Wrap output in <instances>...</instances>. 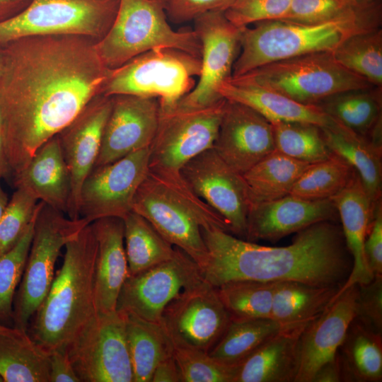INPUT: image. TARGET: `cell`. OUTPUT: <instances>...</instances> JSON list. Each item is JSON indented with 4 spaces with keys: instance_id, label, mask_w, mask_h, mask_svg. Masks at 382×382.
<instances>
[{
    "instance_id": "1",
    "label": "cell",
    "mask_w": 382,
    "mask_h": 382,
    "mask_svg": "<svg viewBox=\"0 0 382 382\" xmlns=\"http://www.w3.org/2000/svg\"><path fill=\"white\" fill-rule=\"evenodd\" d=\"M96 42L83 35H53L3 45L1 136L11 174L100 94L110 69Z\"/></svg>"
},
{
    "instance_id": "2",
    "label": "cell",
    "mask_w": 382,
    "mask_h": 382,
    "mask_svg": "<svg viewBox=\"0 0 382 382\" xmlns=\"http://www.w3.org/2000/svg\"><path fill=\"white\" fill-rule=\"evenodd\" d=\"M201 231L207 253L199 267L215 287L237 280L342 286L352 270L342 228L331 221L298 231L282 247L259 245L215 226Z\"/></svg>"
},
{
    "instance_id": "3",
    "label": "cell",
    "mask_w": 382,
    "mask_h": 382,
    "mask_svg": "<svg viewBox=\"0 0 382 382\" xmlns=\"http://www.w3.org/2000/svg\"><path fill=\"white\" fill-rule=\"evenodd\" d=\"M381 1L365 4L356 11L326 22L306 24L282 19L244 26L241 50L233 66V77L263 65L313 52H333L349 37L381 28Z\"/></svg>"
},
{
    "instance_id": "4",
    "label": "cell",
    "mask_w": 382,
    "mask_h": 382,
    "mask_svg": "<svg viewBox=\"0 0 382 382\" xmlns=\"http://www.w3.org/2000/svg\"><path fill=\"white\" fill-rule=\"evenodd\" d=\"M63 263L35 312L32 339L47 352L66 348L96 313L93 297L98 243L91 224L66 245Z\"/></svg>"
},
{
    "instance_id": "5",
    "label": "cell",
    "mask_w": 382,
    "mask_h": 382,
    "mask_svg": "<svg viewBox=\"0 0 382 382\" xmlns=\"http://www.w3.org/2000/svg\"><path fill=\"white\" fill-rule=\"evenodd\" d=\"M132 210L198 266L207 253L202 228L215 226L229 232L224 219L192 190L180 173L149 169L136 193Z\"/></svg>"
},
{
    "instance_id": "6",
    "label": "cell",
    "mask_w": 382,
    "mask_h": 382,
    "mask_svg": "<svg viewBox=\"0 0 382 382\" xmlns=\"http://www.w3.org/2000/svg\"><path fill=\"white\" fill-rule=\"evenodd\" d=\"M159 47L178 49L201 58V43L195 31L173 30L162 0H120L111 28L96 43L101 61L109 69Z\"/></svg>"
},
{
    "instance_id": "7",
    "label": "cell",
    "mask_w": 382,
    "mask_h": 382,
    "mask_svg": "<svg viewBox=\"0 0 382 382\" xmlns=\"http://www.w3.org/2000/svg\"><path fill=\"white\" fill-rule=\"evenodd\" d=\"M201 66L197 56L174 48H156L110 69L100 94L156 97L161 105L172 106L195 88Z\"/></svg>"
},
{
    "instance_id": "8",
    "label": "cell",
    "mask_w": 382,
    "mask_h": 382,
    "mask_svg": "<svg viewBox=\"0 0 382 382\" xmlns=\"http://www.w3.org/2000/svg\"><path fill=\"white\" fill-rule=\"evenodd\" d=\"M241 76L263 88L308 105H317L345 91L374 86L341 65L332 52H313L284 59Z\"/></svg>"
},
{
    "instance_id": "9",
    "label": "cell",
    "mask_w": 382,
    "mask_h": 382,
    "mask_svg": "<svg viewBox=\"0 0 382 382\" xmlns=\"http://www.w3.org/2000/svg\"><path fill=\"white\" fill-rule=\"evenodd\" d=\"M39 202L33 239L13 313L14 328L24 331L51 286L62 248L89 224L83 218H66L64 213Z\"/></svg>"
},
{
    "instance_id": "10",
    "label": "cell",
    "mask_w": 382,
    "mask_h": 382,
    "mask_svg": "<svg viewBox=\"0 0 382 382\" xmlns=\"http://www.w3.org/2000/svg\"><path fill=\"white\" fill-rule=\"evenodd\" d=\"M120 0H31L0 23V44L34 35H77L98 42L116 17Z\"/></svg>"
},
{
    "instance_id": "11",
    "label": "cell",
    "mask_w": 382,
    "mask_h": 382,
    "mask_svg": "<svg viewBox=\"0 0 382 382\" xmlns=\"http://www.w3.org/2000/svg\"><path fill=\"white\" fill-rule=\"evenodd\" d=\"M226 99L200 108L160 105L157 130L149 146V169L180 173L202 151L213 148Z\"/></svg>"
},
{
    "instance_id": "12",
    "label": "cell",
    "mask_w": 382,
    "mask_h": 382,
    "mask_svg": "<svg viewBox=\"0 0 382 382\" xmlns=\"http://www.w3.org/2000/svg\"><path fill=\"white\" fill-rule=\"evenodd\" d=\"M66 349L80 382H134L122 312L96 313Z\"/></svg>"
},
{
    "instance_id": "13",
    "label": "cell",
    "mask_w": 382,
    "mask_h": 382,
    "mask_svg": "<svg viewBox=\"0 0 382 382\" xmlns=\"http://www.w3.org/2000/svg\"><path fill=\"white\" fill-rule=\"evenodd\" d=\"M175 248L169 260L128 276L117 299V311L161 323L169 303L204 280L196 262L182 249Z\"/></svg>"
},
{
    "instance_id": "14",
    "label": "cell",
    "mask_w": 382,
    "mask_h": 382,
    "mask_svg": "<svg viewBox=\"0 0 382 382\" xmlns=\"http://www.w3.org/2000/svg\"><path fill=\"white\" fill-rule=\"evenodd\" d=\"M231 320L217 287L204 280L168 303L161 325L173 345L209 352Z\"/></svg>"
},
{
    "instance_id": "15",
    "label": "cell",
    "mask_w": 382,
    "mask_h": 382,
    "mask_svg": "<svg viewBox=\"0 0 382 382\" xmlns=\"http://www.w3.org/2000/svg\"><path fill=\"white\" fill-rule=\"evenodd\" d=\"M149 147L94 167L80 192L79 215L89 224L106 217L122 219L132 211L137 190L149 172Z\"/></svg>"
},
{
    "instance_id": "16",
    "label": "cell",
    "mask_w": 382,
    "mask_h": 382,
    "mask_svg": "<svg viewBox=\"0 0 382 382\" xmlns=\"http://www.w3.org/2000/svg\"><path fill=\"white\" fill-rule=\"evenodd\" d=\"M180 173L192 190L224 219L229 233L245 239L250 202L242 175L213 148L191 158Z\"/></svg>"
},
{
    "instance_id": "17",
    "label": "cell",
    "mask_w": 382,
    "mask_h": 382,
    "mask_svg": "<svg viewBox=\"0 0 382 382\" xmlns=\"http://www.w3.org/2000/svg\"><path fill=\"white\" fill-rule=\"evenodd\" d=\"M193 21L202 47V66L195 88L177 103L186 108L208 106L224 98L219 88L231 77L241 50L242 27L231 23L224 11L208 12Z\"/></svg>"
},
{
    "instance_id": "18",
    "label": "cell",
    "mask_w": 382,
    "mask_h": 382,
    "mask_svg": "<svg viewBox=\"0 0 382 382\" xmlns=\"http://www.w3.org/2000/svg\"><path fill=\"white\" fill-rule=\"evenodd\" d=\"M111 105V96H96L68 125L56 134L71 180V195L66 212L71 219L80 218L81 188L98 158Z\"/></svg>"
},
{
    "instance_id": "19",
    "label": "cell",
    "mask_w": 382,
    "mask_h": 382,
    "mask_svg": "<svg viewBox=\"0 0 382 382\" xmlns=\"http://www.w3.org/2000/svg\"><path fill=\"white\" fill-rule=\"evenodd\" d=\"M111 98V110L93 168L149 147L157 130L160 114L158 98L130 94Z\"/></svg>"
},
{
    "instance_id": "20",
    "label": "cell",
    "mask_w": 382,
    "mask_h": 382,
    "mask_svg": "<svg viewBox=\"0 0 382 382\" xmlns=\"http://www.w3.org/2000/svg\"><path fill=\"white\" fill-rule=\"evenodd\" d=\"M213 149L243 175L275 151L272 123L250 107L226 99Z\"/></svg>"
},
{
    "instance_id": "21",
    "label": "cell",
    "mask_w": 382,
    "mask_h": 382,
    "mask_svg": "<svg viewBox=\"0 0 382 382\" xmlns=\"http://www.w3.org/2000/svg\"><path fill=\"white\" fill-rule=\"evenodd\" d=\"M357 294V285L349 287L305 327L299 341L294 382H312L316 371L335 359L355 318Z\"/></svg>"
},
{
    "instance_id": "22",
    "label": "cell",
    "mask_w": 382,
    "mask_h": 382,
    "mask_svg": "<svg viewBox=\"0 0 382 382\" xmlns=\"http://www.w3.org/2000/svg\"><path fill=\"white\" fill-rule=\"evenodd\" d=\"M337 216L331 199L310 200L289 195L250 207L245 240L277 241L316 223L333 221Z\"/></svg>"
},
{
    "instance_id": "23",
    "label": "cell",
    "mask_w": 382,
    "mask_h": 382,
    "mask_svg": "<svg viewBox=\"0 0 382 382\" xmlns=\"http://www.w3.org/2000/svg\"><path fill=\"white\" fill-rule=\"evenodd\" d=\"M98 251L95 263L93 297L96 313L116 311L121 288L129 276L121 218L106 217L91 223Z\"/></svg>"
},
{
    "instance_id": "24",
    "label": "cell",
    "mask_w": 382,
    "mask_h": 382,
    "mask_svg": "<svg viewBox=\"0 0 382 382\" xmlns=\"http://www.w3.org/2000/svg\"><path fill=\"white\" fill-rule=\"evenodd\" d=\"M331 199L340 218L346 245L352 260V270L334 301L349 287L368 284L374 278L365 260L364 244L376 203L371 199L357 173Z\"/></svg>"
},
{
    "instance_id": "25",
    "label": "cell",
    "mask_w": 382,
    "mask_h": 382,
    "mask_svg": "<svg viewBox=\"0 0 382 382\" xmlns=\"http://www.w3.org/2000/svg\"><path fill=\"white\" fill-rule=\"evenodd\" d=\"M219 93L225 99L250 107L270 122H308L323 128H332L339 124L318 105L297 102L241 76L226 79L221 85Z\"/></svg>"
},
{
    "instance_id": "26",
    "label": "cell",
    "mask_w": 382,
    "mask_h": 382,
    "mask_svg": "<svg viewBox=\"0 0 382 382\" xmlns=\"http://www.w3.org/2000/svg\"><path fill=\"white\" fill-rule=\"evenodd\" d=\"M16 188H23L38 201L66 214L71 180L57 136L40 146L27 164L12 174Z\"/></svg>"
},
{
    "instance_id": "27",
    "label": "cell",
    "mask_w": 382,
    "mask_h": 382,
    "mask_svg": "<svg viewBox=\"0 0 382 382\" xmlns=\"http://www.w3.org/2000/svg\"><path fill=\"white\" fill-rule=\"evenodd\" d=\"M309 322L287 325L270 337L236 366L233 382H294L299 341Z\"/></svg>"
},
{
    "instance_id": "28",
    "label": "cell",
    "mask_w": 382,
    "mask_h": 382,
    "mask_svg": "<svg viewBox=\"0 0 382 382\" xmlns=\"http://www.w3.org/2000/svg\"><path fill=\"white\" fill-rule=\"evenodd\" d=\"M382 88L345 91L317 105L351 131L381 146Z\"/></svg>"
},
{
    "instance_id": "29",
    "label": "cell",
    "mask_w": 382,
    "mask_h": 382,
    "mask_svg": "<svg viewBox=\"0 0 382 382\" xmlns=\"http://www.w3.org/2000/svg\"><path fill=\"white\" fill-rule=\"evenodd\" d=\"M332 152L345 160L359 175L374 203L381 199L382 146L340 123L332 128L321 127Z\"/></svg>"
},
{
    "instance_id": "30",
    "label": "cell",
    "mask_w": 382,
    "mask_h": 382,
    "mask_svg": "<svg viewBox=\"0 0 382 382\" xmlns=\"http://www.w3.org/2000/svg\"><path fill=\"white\" fill-rule=\"evenodd\" d=\"M381 336L357 320H352L337 352L342 381H381Z\"/></svg>"
},
{
    "instance_id": "31",
    "label": "cell",
    "mask_w": 382,
    "mask_h": 382,
    "mask_svg": "<svg viewBox=\"0 0 382 382\" xmlns=\"http://www.w3.org/2000/svg\"><path fill=\"white\" fill-rule=\"evenodd\" d=\"M340 288L294 281L275 282L270 318L282 325L311 321L332 302Z\"/></svg>"
},
{
    "instance_id": "32",
    "label": "cell",
    "mask_w": 382,
    "mask_h": 382,
    "mask_svg": "<svg viewBox=\"0 0 382 382\" xmlns=\"http://www.w3.org/2000/svg\"><path fill=\"white\" fill-rule=\"evenodd\" d=\"M310 165L277 150L265 156L242 175L250 207L289 195Z\"/></svg>"
},
{
    "instance_id": "33",
    "label": "cell",
    "mask_w": 382,
    "mask_h": 382,
    "mask_svg": "<svg viewBox=\"0 0 382 382\" xmlns=\"http://www.w3.org/2000/svg\"><path fill=\"white\" fill-rule=\"evenodd\" d=\"M123 313L134 382H151L157 364L173 355V345L161 323Z\"/></svg>"
},
{
    "instance_id": "34",
    "label": "cell",
    "mask_w": 382,
    "mask_h": 382,
    "mask_svg": "<svg viewBox=\"0 0 382 382\" xmlns=\"http://www.w3.org/2000/svg\"><path fill=\"white\" fill-rule=\"evenodd\" d=\"M0 376L4 382H50V354L26 331L0 334Z\"/></svg>"
},
{
    "instance_id": "35",
    "label": "cell",
    "mask_w": 382,
    "mask_h": 382,
    "mask_svg": "<svg viewBox=\"0 0 382 382\" xmlns=\"http://www.w3.org/2000/svg\"><path fill=\"white\" fill-rule=\"evenodd\" d=\"M122 220L129 275L138 274L173 257L175 246L144 216L132 210Z\"/></svg>"
},
{
    "instance_id": "36",
    "label": "cell",
    "mask_w": 382,
    "mask_h": 382,
    "mask_svg": "<svg viewBox=\"0 0 382 382\" xmlns=\"http://www.w3.org/2000/svg\"><path fill=\"white\" fill-rule=\"evenodd\" d=\"M286 325L272 318H231L209 354L223 364L237 366Z\"/></svg>"
},
{
    "instance_id": "37",
    "label": "cell",
    "mask_w": 382,
    "mask_h": 382,
    "mask_svg": "<svg viewBox=\"0 0 382 382\" xmlns=\"http://www.w3.org/2000/svg\"><path fill=\"white\" fill-rule=\"evenodd\" d=\"M344 67L382 88V30L381 28L354 34L333 52Z\"/></svg>"
},
{
    "instance_id": "38",
    "label": "cell",
    "mask_w": 382,
    "mask_h": 382,
    "mask_svg": "<svg viewBox=\"0 0 382 382\" xmlns=\"http://www.w3.org/2000/svg\"><path fill=\"white\" fill-rule=\"evenodd\" d=\"M356 174V170L345 160L332 154L323 161L311 164L296 182L289 195L310 200L331 199Z\"/></svg>"
},
{
    "instance_id": "39",
    "label": "cell",
    "mask_w": 382,
    "mask_h": 382,
    "mask_svg": "<svg viewBox=\"0 0 382 382\" xmlns=\"http://www.w3.org/2000/svg\"><path fill=\"white\" fill-rule=\"evenodd\" d=\"M271 123L275 150L310 164L323 161L332 155L320 127L301 122Z\"/></svg>"
},
{
    "instance_id": "40",
    "label": "cell",
    "mask_w": 382,
    "mask_h": 382,
    "mask_svg": "<svg viewBox=\"0 0 382 382\" xmlns=\"http://www.w3.org/2000/svg\"><path fill=\"white\" fill-rule=\"evenodd\" d=\"M274 283L237 280L223 284L217 289L231 318H270Z\"/></svg>"
},
{
    "instance_id": "41",
    "label": "cell",
    "mask_w": 382,
    "mask_h": 382,
    "mask_svg": "<svg viewBox=\"0 0 382 382\" xmlns=\"http://www.w3.org/2000/svg\"><path fill=\"white\" fill-rule=\"evenodd\" d=\"M35 218L17 243L0 255L1 321L13 319L14 294L22 279L25 267L33 239Z\"/></svg>"
},
{
    "instance_id": "42",
    "label": "cell",
    "mask_w": 382,
    "mask_h": 382,
    "mask_svg": "<svg viewBox=\"0 0 382 382\" xmlns=\"http://www.w3.org/2000/svg\"><path fill=\"white\" fill-rule=\"evenodd\" d=\"M180 382H233L236 366L223 364L202 350L173 345Z\"/></svg>"
},
{
    "instance_id": "43",
    "label": "cell",
    "mask_w": 382,
    "mask_h": 382,
    "mask_svg": "<svg viewBox=\"0 0 382 382\" xmlns=\"http://www.w3.org/2000/svg\"><path fill=\"white\" fill-rule=\"evenodd\" d=\"M40 202L23 188H16L0 219V255L13 248L35 219Z\"/></svg>"
},
{
    "instance_id": "44",
    "label": "cell",
    "mask_w": 382,
    "mask_h": 382,
    "mask_svg": "<svg viewBox=\"0 0 382 382\" xmlns=\"http://www.w3.org/2000/svg\"><path fill=\"white\" fill-rule=\"evenodd\" d=\"M364 5L354 0H291L282 19L299 23H319L347 16Z\"/></svg>"
},
{
    "instance_id": "45",
    "label": "cell",
    "mask_w": 382,
    "mask_h": 382,
    "mask_svg": "<svg viewBox=\"0 0 382 382\" xmlns=\"http://www.w3.org/2000/svg\"><path fill=\"white\" fill-rule=\"evenodd\" d=\"M291 0H235L224 11L227 19L237 27L264 21L282 19Z\"/></svg>"
},
{
    "instance_id": "46",
    "label": "cell",
    "mask_w": 382,
    "mask_h": 382,
    "mask_svg": "<svg viewBox=\"0 0 382 382\" xmlns=\"http://www.w3.org/2000/svg\"><path fill=\"white\" fill-rule=\"evenodd\" d=\"M358 286L354 319L377 333H382V276Z\"/></svg>"
},
{
    "instance_id": "47",
    "label": "cell",
    "mask_w": 382,
    "mask_h": 382,
    "mask_svg": "<svg viewBox=\"0 0 382 382\" xmlns=\"http://www.w3.org/2000/svg\"><path fill=\"white\" fill-rule=\"evenodd\" d=\"M235 0H162L168 19L175 23L194 21L208 12L226 11Z\"/></svg>"
},
{
    "instance_id": "48",
    "label": "cell",
    "mask_w": 382,
    "mask_h": 382,
    "mask_svg": "<svg viewBox=\"0 0 382 382\" xmlns=\"http://www.w3.org/2000/svg\"><path fill=\"white\" fill-rule=\"evenodd\" d=\"M364 253L369 271L375 277L382 276V206L376 202L373 217L364 244Z\"/></svg>"
},
{
    "instance_id": "49",
    "label": "cell",
    "mask_w": 382,
    "mask_h": 382,
    "mask_svg": "<svg viewBox=\"0 0 382 382\" xmlns=\"http://www.w3.org/2000/svg\"><path fill=\"white\" fill-rule=\"evenodd\" d=\"M50 354V382H80L66 349L60 348Z\"/></svg>"
},
{
    "instance_id": "50",
    "label": "cell",
    "mask_w": 382,
    "mask_h": 382,
    "mask_svg": "<svg viewBox=\"0 0 382 382\" xmlns=\"http://www.w3.org/2000/svg\"><path fill=\"white\" fill-rule=\"evenodd\" d=\"M151 382H180L179 371L173 355L157 364Z\"/></svg>"
},
{
    "instance_id": "51",
    "label": "cell",
    "mask_w": 382,
    "mask_h": 382,
    "mask_svg": "<svg viewBox=\"0 0 382 382\" xmlns=\"http://www.w3.org/2000/svg\"><path fill=\"white\" fill-rule=\"evenodd\" d=\"M342 381V371L337 357L323 364L315 374L312 382H340Z\"/></svg>"
},
{
    "instance_id": "52",
    "label": "cell",
    "mask_w": 382,
    "mask_h": 382,
    "mask_svg": "<svg viewBox=\"0 0 382 382\" xmlns=\"http://www.w3.org/2000/svg\"><path fill=\"white\" fill-rule=\"evenodd\" d=\"M31 0H0V23L22 12Z\"/></svg>"
},
{
    "instance_id": "53",
    "label": "cell",
    "mask_w": 382,
    "mask_h": 382,
    "mask_svg": "<svg viewBox=\"0 0 382 382\" xmlns=\"http://www.w3.org/2000/svg\"><path fill=\"white\" fill-rule=\"evenodd\" d=\"M11 168L6 154L0 132V180L2 177L11 174Z\"/></svg>"
},
{
    "instance_id": "54",
    "label": "cell",
    "mask_w": 382,
    "mask_h": 382,
    "mask_svg": "<svg viewBox=\"0 0 382 382\" xmlns=\"http://www.w3.org/2000/svg\"><path fill=\"white\" fill-rule=\"evenodd\" d=\"M8 198L6 192L4 191L0 182V219L5 211V209L8 202Z\"/></svg>"
},
{
    "instance_id": "55",
    "label": "cell",
    "mask_w": 382,
    "mask_h": 382,
    "mask_svg": "<svg viewBox=\"0 0 382 382\" xmlns=\"http://www.w3.org/2000/svg\"><path fill=\"white\" fill-rule=\"evenodd\" d=\"M21 331H24V330H21L15 328H11L0 323V334L16 335V334L19 333Z\"/></svg>"
},
{
    "instance_id": "56",
    "label": "cell",
    "mask_w": 382,
    "mask_h": 382,
    "mask_svg": "<svg viewBox=\"0 0 382 382\" xmlns=\"http://www.w3.org/2000/svg\"><path fill=\"white\" fill-rule=\"evenodd\" d=\"M4 66V50L3 45L0 44V76L2 73Z\"/></svg>"
},
{
    "instance_id": "57",
    "label": "cell",
    "mask_w": 382,
    "mask_h": 382,
    "mask_svg": "<svg viewBox=\"0 0 382 382\" xmlns=\"http://www.w3.org/2000/svg\"><path fill=\"white\" fill-rule=\"evenodd\" d=\"M358 4H371V3H374V2H376V1H381V0H354Z\"/></svg>"
},
{
    "instance_id": "58",
    "label": "cell",
    "mask_w": 382,
    "mask_h": 382,
    "mask_svg": "<svg viewBox=\"0 0 382 382\" xmlns=\"http://www.w3.org/2000/svg\"><path fill=\"white\" fill-rule=\"evenodd\" d=\"M1 123H2V116H1V108H0V132H1Z\"/></svg>"
},
{
    "instance_id": "59",
    "label": "cell",
    "mask_w": 382,
    "mask_h": 382,
    "mask_svg": "<svg viewBox=\"0 0 382 382\" xmlns=\"http://www.w3.org/2000/svg\"><path fill=\"white\" fill-rule=\"evenodd\" d=\"M0 382H4V380H3V378H1V376H0Z\"/></svg>"
}]
</instances>
